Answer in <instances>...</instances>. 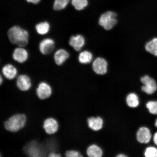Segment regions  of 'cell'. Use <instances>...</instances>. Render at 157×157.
<instances>
[{
    "label": "cell",
    "mask_w": 157,
    "mask_h": 157,
    "mask_svg": "<svg viewBox=\"0 0 157 157\" xmlns=\"http://www.w3.org/2000/svg\"><path fill=\"white\" fill-rule=\"evenodd\" d=\"M50 24L46 21L39 23L35 26L36 32L40 35H44L48 34L50 31Z\"/></svg>",
    "instance_id": "cell-19"
},
{
    "label": "cell",
    "mask_w": 157,
    "mask_h": 157,
    "mask_svg": "<svg viewBox=\"0 0 157 157\" xmlns=\"http://www.w3.org/2000/svg\"><path fill=\"white\" fill-rule=\"evenodd\" d=\"M117 157H126L127 156L123 154H118L116 156Z\"/></svg>",
    "instance_id": "cell-30"
},
{
    "label": "cell",
    "mask_w": 157,
    "mask_h": 157,
    "mask_svg": "<svg viewBox=\"0 0 157 157\" xmlns=\"http://www.w3.org/2000/svg\"><path fill=\"white\" fill-rule=\"evenodd\" d=\"M145 48L147 52L157 56V38H153L147 42L145 44Z\"/></svg>",
    "instance_id": "cell-17"
},
{
    "label": "cell",
    "mask_w": 157,
    "mask_h": 157,
    "mask_svg": "<svg viewBox=\"0 0 157 157\" xmlns=\"http://www.w3.org/2000/svg\"><path fill=\"white\" fill-rule=\"evenodd\" d=\"M2 73L7 79L13 80L17 77V71L14 66L9 64L3 67L2 69Z\"/></svg>",
    "instance_id": "cell-13"
},
{
    "label": "cell",
    "mask_w": 157,
    "mask_h": 157,
    "mask_svg": "<svg viewBox=\"0 0 157 157\" xmlns=\"http://www.w3.org/2000/svg\"><path fill=\"white\" fill-rule=\"evenodd\" d=\"M9 40L13 44L24 47L28 44L29 34L24 29L17 25L11 27L7 31Z\"/></svg>",
    "instance_id": "cell-1"
},
{
    "label": "cell",
    "mask_w": 157,
    "mask_h": 157,
    "mask_svg": "<svg viewBox=\"0 0 157 157\" xmlns=\"http://www.w3.org/2000/svg\"><path fill=\"white\" fill-rule=\"evenodd\" d=\"M15 82L17 88L23 91H28L32 86L31 78L26 74H21L17 76Z\"/></svg>",
    "instance_id": "cell-7"
},
{
    "label": "cell",
    "mask_w": 157,
    "mask_h": 157,
    "mask_svg": "<svg viewBox=\"0 0 157 157\" xmlns=\"http://www.w3.org/2000/svg\"><path fill=\"white\" fill-rule=\"evenodd\" d=\"M69 56V54L67 51L64 49H60L55 52L54 59L57 65L60 66L66 61Z\"/></svg>",
    "instance_id": "cell-14"
},
{
    "label": "cell",
    "mask_w": 157,
    "mask_h": 157,
    "mask_svg": "<svg viewBox=\"0 0 157 157\" xmlns=\"http://www.w3.org/2000/svg\"><path fill=\"white\" fill-rule=\"evenodd\" d=\"M152 135L148 128L142 127L139 129L136 133V138L139 143L147 144L150 142Z\"/></svg>",
    "instance_id": "cell-10"
},
{
    "label": "cell",
    "mask_w": 157,
    "mask_h": 157,
    "mask_svg": "<svg viewBox=\"0 0 157 157\" xmlns=\"http://www.w3.org/2000/svg\"><path fill=\"white\" fill-rule=\"evenodd\" d=\"M23 47H19L15 48L13 51V57L16 61L19 63H23L28 58V53Z\"/></svg>",
    "instance_id": "cell-12"
},
{
    "label": "cell",
    "mask_w": 157,
    "mask_h": 157,
    "mask_svg": "<svg viewBox=\"0 0 157 157\" xmlns=\"http://www.w3.org/2000/svg\"><path fill=\"white\" fill-rule=\"evenodd\" d=\"M140 80L144 84L141 89L144 93L151 95L156 91L157 83L154 78L148 75H145L141 78Z\"/></svg>",
    "instance_id": "cell-4"
},
{
    "label": "cell",
    "mask_w": 157,
    "mask_h": 157,
    "mask_svg": "<svg viewBox=\"0 0 157 157\" xmlns=\"http://www.w3.org/2000/svg\"><path fill=\"white\" fill-rule=\"evenodd\" d=\"M153 140L155 144L157 146V132L155 133L153 137Z\"/></svg>",
    "instance_id": "cell-28"
},
{
    "label": "cell",
    "mask_w": 157,
    "mask_h": 157,
    "mask_svg": "<svg viewBox=\"0 0 157 157\" xmlns=\"http://www.w3.org/2000/svg\"><path fill=\"white\" fill-rule=\"evenodd\" d=\"M29 3H31L34 4H37L39 2L40 0H26Z\"/></svg>",
    "instance_id": "cell-27"
},
{
    "label": "cell",
    "mask_w": 157,
    "mask_h": 157,
    "mask_svg": "<svg viewBox=\"0 0 157 157\" xmlns=\"http://www.w3.org/2000/svg\"><path fill=\"white\" fill-rule=\"evenodd\" d=\"M71 3L76 10L81 11L87 7L88 1V0H72Z\"/></svg>",
    "instance_id": "cell-21"
},
{
    "label": "cell",
    "mask_w": 157,
    "mask_h": 157,
    "mask_svg": "<svg viewBox=\"0 0 157 157\" xmlns=\"http://www.w3.org/2000/svg\"><path fill=\"white\" fill-rule=\"evenodd\" d=\"M36 92L39 99L41 100L46 99L52 95V88L47 82L42 81L38 84L36 89Z\"/></svg>",
    "instance_id": "cell-5"
},
{
    "label": "cell",
    "mask_w": 157,
    "mask_h": 157,
    "mask_svg": "<svg viewBox=\"0 0 157 157\" xmlns=\"http://www.w3.org/2000/svg\"><path fill=\"white\" fill-rule=\"evenodd\" d=\"M126 101L127 105L131 108L137 107L139 104L138 96L134 93L129 94L126 98Z\"/></svg>",
    "instance_id": "cell-20"
},
{
    "label": "cell",
    "mask_w": 157,
    "mask_h": 157,
    "mask_svg": "<svg viewBox=\"0 0 157 157\" xmlns=\"http://www.w3.org/2000/svg\"><path fill=\"white\" fill-rule=\"evenodd\" d=\"M27 117L25 114L17 113L11 116L3 124V127L8 131L16 132L25 126Z\"/></svg>",
    "instance_id": "cell-2"
},
{
    "label": "cell",
    "mask_w": 157,
    "mask_h": 157,
    "mask_svg": "<svg viewBox=\"0 0 157 157\" xmlns=\"http://www.w3.org/2000/svg\"><path fill=\"white\" fill-rule=\"evenodd\" d=\"M64 155L66 157H82L83 156L82 155L81 153L78 151L73 150V149L67 151L65 153Z\"/></svg>",
    "instance_id": "cell-25"
},
{
    "label": "cell",
    "mask_w": 157,
    "mask_h": 157,
    "mask_svg": "<svg viewBox=\"0 0 157 157\" xmlns=\"http://www.w3.org/2000/svg\"><path fill=\"white\" fill-rule=\"evenodd\" d=\"M86 153L87 156L90 157H101L103 154L101 149L95 144L88 147Z\"/></svg>",
    "instance_id": "cell-16"
},
{
    "label": "cell",
    "mask_w": 157,
    "mask_h": 157,
    "mask_svg": "<svg viewBox=\"0 0 157 157\" xmlns=\"http://www.w3.org/2000/svg\"><path fill=\"white\" fill-rule=\"evenodd\" d=\"M146 106L150 113L157 114V101H149L147 103Z\"/></svg>",
    "instance_id": "cell-23"
},
{
    "label": "cell",
    "mask_w": 157,
    "mask_h": 157,
    "mask_svg": "<svg viewBox=\"0 0 157 157\" xmlns=\"http://www.w3.org/2000/svg\"><path fill=\"white\" fill-rule=\"evenodd\" d=\"M92 68L96 74L103 75L107 72L108 63L105 59L98 57L94 61L92 64Z\"/></svg>",
    "instance_id": "cell-6"
},
{
    "label": "cell",
    "mask_w": 157,
    "mask_h": 157,
    "mask_svg": "<svg viewBox=\"0 0 157 157\" xmlns=\"http://www.w3.org/2000/svg\"><path fill=\"white\" fill-rule=\"evenodd\" d=\"M55 48L54 41L51 38H46L41 41L39 45V49L41 53L44 55L50 54Z\"/></svg>",
    "instance_id": "cell-9"
},
{
    "label": "cell",
    "mask_w": 157,
    "mask_h": 157,
    "mask_svg": "<svg viewBox=\"0 0 157 157\" xmlns=\"http://www.w3.org/2000/svg\"><path fill=\"white\" fill-rule=\"evenodd\" d=\"M93 55L88 51H84L80 53L78 56V60L82 64L90 63L93 59Z\"/></svg>",
    "instance_id": "cell-18"
},
{
    "label": "cell",
    "mask_w": 157,
    "mask_h": 157,
    "mask_svg": "<svg viewBox=\"0 0 157 157\" xmlns=\"http://www.w3.org/2000/svg\"><path fill=\"white\" fill-rule=\"evenodd\" d=\"M48 157H62V155L60 153L56 152H52L49 153Z\"/></svg>",
    "instance_id": "cell-26"
},
{
    "label": "cell",
    "mask_w": 157,
    "mask_h": 157,
    "mask_svg": "<svg viewBox=\"0 0 157 157\" xmlns=\"http://www.w3.org/2000/svg\"><path fill=\"white\" fill-rule=\"evenodd\" d=\"M69 44L77 52L80 51L85 44V39L83 35L78 34L71 37Z\"/></svg>",
    "instance_id": "cell-11"
},
{
    "label": "cell",
    "mask_w": 157,
    "mask_h": 157,
    "mask_svg": "<svg viewBox=\"0 0 157 157\" xmlns=\"http://www.w3.org/2000/svg\"><path fill=\"white\" fill-rule=\"evenodd\" d=\"M155 126L157 127V119H156L155 123Z\"/></svg>",
    "instance_id": "cell-31"
},
{
    "label": "cell",
    "mask_w": 157,
    "mask_h": 157,
    "mask_svg": "<svg viewBox=\"0 0 157 157\" xmlns=\"http://www.w3.org/2000/svg\"><path fill=\"white\" fill-rule=\"evenodd\" d=\"M3 78L2 76L1 75H0V85H1L3 83Z\"/></svg>",
    "instance_id": "cell-29"
},
{
    "label": "cell",
    "mask_w": 157,
    "mask_h": 157,
    "mask_svg": "<svg viewBox=\"0 0 157 157\" xmlns=\"http://www.w3.org/2000/svg\"><path fill=\"white\" fill-rule=\"evenodd\" d=\"M88 126L94 131H98L102 128L103 121L101 117H91L87 119Z\"/></svg>",
    "instance_id": "cell-15"
},
{
    "label": "cell",
    "mask_w": 157,
    "mask_h": 157,
    "mask_svg": "<svg viewBox=\"0 0 157 157\" xmlns=\"http://www.w3.org/2000/svg\"><path fill=\"white\" fill-rule=\"evenodd\" d=\"M70 0H55L53 8L55 10L59 11L65 8Z\"/></svg>",
    "instance_id": "cell-22"
},
{
    "label": "cell",
    "mask_w": 157,
    "mask_h": 157,
    "mask_svg": "<svg viewBox=\"0 0 157 157\" xmlns=\"http://www.w3.org/2000/svg\"><path fill=\"white\" fill-rule=\"evenodd\" d=\"M117 15L114 12H105L100 16L99 24L105 30L109 31L113 29L117 23Z\"/></svg>",
    "instance_id": "cell-3"
},
{
    "label": "cell",
    "mask_w": 157,
    "mask_h": 157,
    "mask_svg": "<svg viewBox=\"0 0 157 157\" xmlns=\"http://www.w3.org/2000/svg\"><path fill=\"white\" fill-rule=\"evenodd\" d=\"M146 157H157V149L154 147H147L144 152Z\"/></svg>",
    "instance_id": "cell-24"
},
{
    "label": "cell",
    "mask_w": 157,
    "mask_h": 157,
    "mask_svg": "<svg viewBox=\"0 0 157 157\" xmlns=\"http://www.w3.org/2000/svg\"><path fill=\"white\" fill-rule=\"evenodd\" d=\"M43 128L47 134H54L58 130L59 123L58 121L53 117L47 118L43 123Z\"/></svg>",
    "instance_id": "cell-8"
}]
</instances>
